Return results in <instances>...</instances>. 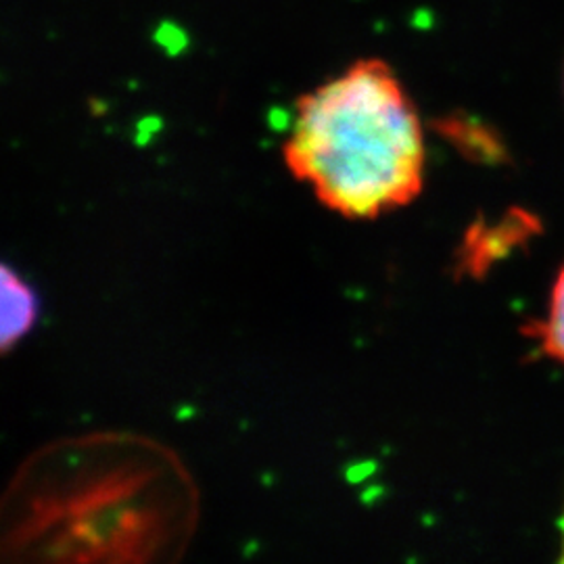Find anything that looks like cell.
<instances>
[{"mask_svg":"<svg viewBox=\"0 0 564 564\" xmlns=\"http://www.w3.org/2000/svg\"><path fill=\"white\" fill-rule=\"evenodd\" d=\"M199 489L181 456L134 433L44 445L2 500V564H181Z\"/></svg>","mask_w":564,"mask_h":564,"instance_id":"cell-1","label":"cell"},{"mask_svg":"<svg viewBox=\"0 0 564 564\" xmlns=\"http://www.w3.org/2000/svg\"><path fill=\"white\" fill-rule=\"evenodd\" d=\"M284 163L347 220H377L414 202L426 165L423 123L389 63L356 61L300 97Z\"/></svg>","mask_w":564,"mask_h":564,"instance_id":"cell-2","label":"cell"},{"mask_svg":"<svg viewBox=\"0 0 564 564\" xmlns=\"http://www.w3.org/2000/svg\"><path fill=\"white\" fill-rule=\"evenodd\" d=\"M535 218L510 212L502 223L473 224L456 253V276L481 279L485 272L535 232Z\"/></svg>","mask_w":564,"mask_h":564,"instance_id":"cell-3","label":"cell"},{"mask_svg":"<svg viewBox=\"0 0 564 564\" xmlns=\"http://www.w3.org/2000/svg\"><path fill=\"white\" fill-rule=\"evenodd\" d=\"M0 303H2V333L0 349L9 356L39 324L41 300L36 289L9 263L0 270Z\"/></svg>","mask_w":564,"mask_h":564,"instance_id":"cell-4","label":"cell"},{"mask_svg":"<svg viewBox=\"0 0 564 564\" xmlns=\"http://www.w3.org/2000/svg\"><path fill=\"white\" fill-rule=\"evenodd\" d=\"M529 333L540 341L547 358L564 364V265L552 286L544 321L533 324Z\"/></svg>","mask_w":564,"mask_h":564,"instance_id":"cell-5","label":"cell"},{"mask_svg":"<svg viewBox=\"0 0 564 564\" xmlns=\"http://www.w3.org/2000/svg\"><path fill=\"white\" fill-rule=\"evenodd\" d=\"M561 554H558V564H564V514H563V523H561Z\"/></svg>","mask_w":564,"mask_h":564,"instance_id":"cell-6","label":"cell"}]
</instances>
